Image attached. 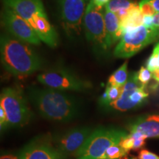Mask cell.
<instances>
[{
  "mask_svg": "<svg viewBox=\"0 0 159 159\" xmlns=\"http://www.w3.org/2000/svg\"><path fill=\"white\" fill-rule=\"evenodd\" d=\"M137 77L141 84L145 85L149 83L151 78L152 77V72L150 71L147 67L142 66L139 71L137 72Z\"/></svg>",
  "mask_w": 159,
  "mask_h": 159,
  "instance_id": "obj_21",
  "label": "cell"
},
{
  "mask_svg": "<svg viewBox=\"0 0 159 159\" xmlns=\"http://www.w3.org/2000/svg\"><path fill=\"white\" fill-rule=\"evenodd\" d=\"M5 6L13 10L33 27V19L39 15L47 17L41 0H2Z\"/></svg>",
  "mask_w": 159,
  "mask_h": 159,
  "instance_id": "obj_13",
  "label": "cell"
},
{
  "mask_svg": "<svg viewBox=\"0 0 159 159\" xmlns=\"http://www.w3.org/2000/svg\"><path fill=\"white\" fill-rule=\"evenodd\" d=\"M0 159H21L20 152H2L1 154Z\"/></svg>",
  "mask_w": 159,
  "mask_h": 159,
  "instance_id": "obj_27",
  "label": "cell"
},
{
  "mask_svg": "<svg viewBox=\"0 0 159 159\" xmlns=\"http://www.w3.org/2000/svg\"><path fill=\"white\" fill-rule=\"evenodd\" d=\"M92 131V129L87 127L73 128L52 139L53 144L63 159L68 156H75Z\"/></svg>",
  "mask_w": 159,
  "mask_h": 159,
  "instance_id": "obj_10",
  "label": "cell"
},
{
  "mask_svg": "<svg viewBox=\"0 0 159 159\" xmlns=\"http://www.w3.org/2000/svg\"><path fill=\"white\" fill-rule=\"evenodd\" d=\"M136 5H138L131 0H110L105 7L114 13H116L120 11H130Z\"/></svg>",
  "mask_w": 159,
  "mask_h": 159,
  "instance_id": "obj_18",
  "label": "cell"
},
{
  "mask_svg": "<svg viewBox=\"0 0 159 159\" xmlns=\"http://www.w3.org/2000/svg\"><path fill=\"white\" fill-rule=\"evenodd\" d=\"M77 159H91V158H78Z\"/></svg>",
  "mask_w": 159,
  "mask_h": 159,
  "instance_id": "obj_33",
  "label": "cell"
},
{
  "mask_svg": "<svg viewBox=\"0 0 159 159\" xmlns=\"http://www.w3.org/2000/svg\"><path fill=\"white\" fill-rule=\"evenodd\" d=\"M149 96L145 85L141 84L137 77V72H132L123 85L122 93L117 100L111 102L108 108L115 111L125 112L144 104Z\"/></svg>",
  "mask_w": 159,
  "mask_h": 159,
  "instance_id": "obj_8",
  "label": "cell"
},
{
  "mask_svg": "<svg viewBox=\"0 0 159 159\" xmlns=\"http://www.w3.org/2000/svg\"><path fill=\"white\" fill-rule=\"evenodd\" d=\"M61 24L70 37L81 34L86 0H58Z\"/></svg>",
  "mask_w": 159,
  "mask_h": 159,
  "instance_id": "obj_9",
  "label": "cell"
},
{
  "mask_svg": "<svg viewBox=\"0 0 159 159\" xmlns=\"http://www.w3.org/2000/svg\"><path fill=\"white\" fill-rule=\"evenodd\" d=\"M27 98L40 115L49 121L70 122L80 112L78 99L63 91L31 86L27 89Z\"/></svg>",
  "mask_w": 159,
  "mask_h": 159,
  "instance_id": "obj_1",
  "label": "cell"
},
{
  "mask_svg": "<svg viewBox=\"0 0 159 159\" xmlns=\"http://www.w3.org/2000/svg\"><path fill=\"white\" fill-rule=\"evenodd\" d=\"M2 23L9 33L20 41L30 44L39 45L41 43V40L32 26L6 6L2 13Z\"/></svg>",
  "mask_w": 159,
  "mask_h": 159,
  "instance_id": "obj_11",
  "label": "cell"
},
{
  "mask_svg": "<svg viewBox=\"0 0 159 159\" xmlns=\"http://www.w3.org/2000/svg\"><path fill=\"white\" fill-rule=\"evenodd\" d=\"M159 37V27L148 29L144 26L130 30L123 35L114 49L115 57L128 58L134 56Z\"/></svg>",
  "mask_w": 159,
  "mask_h": 159,
  "instance_id": "obj_5",
  "label": "cell"
},
{
  "mask_svg": "<svg viewBox=\"0 0 159 159\" xmlns=\"http://www.w3.org/2000/svg\"><path fill=\"white\" fill-rule=\"evenodd\" d=\"M122 87L116 86V85H107V87L105 91H106L107 95H108V105L119 99V97H120L121 95V93H122ZM108 105H107V106H108Z\"/></svg>",
  "mask_w": 159,
  "mask_h": 159,
  "instance_id": "obj_20",
  "label": "cell"
},
{
  "mask_svg": "<svg viewBox=\"0 0 159 159\" xmlns=\"http://www.w3.org/2000/svg\"><path fill=\"white\" fill-rule=\"evenodd\" d=\"M148 1L152 5L157 13H159V0H148Z\"/></svg>",
  "mask_w": 159,
  "mask_h": 159,
  "instance_id": "obj_29",
  "label": "cell"
},
{
  "mask_svg": "<svg viewBox=\"0 0 159 159\" xmlns=\"http://www.w3.org/2000/svg\"><path fill=\"white\" fill-rule=\"evenodd\" d=\"M33 28L36 33L40 40L51 47H55L57 45L58 39L57 34L54 29L49 22L47 17L42 16H35L33 19Z\"/></svg>",
  "mask_w": 159,
  "mask_h": 159,
  "instance_id": "obj_15",
  "label": "cell"
},
{
  "mask_svg": "<svg viewBox=\"0 0 159 159\" xmlns=\"http://www.w3.org/2000/svg\"><path fill=\"white\" fill-rule=\"evenodd\" d=\"M104 19L105 33H106V43L108 48L118 41V33L120 27V21L115 13L109 11L105 7Z\"/></svg>",
  "mask_w": 159,
  "mask_h": 159,
  "instance_id": "obj_16",
  "label": "cell"
},
{
  "mask_svg": "<svg viewBox=\"0 0 159 159\" xmlns=\"http://www.w3.org/2000/svg\"><path fill=\"white\" fill-rule=\"evenodd\" d=\"M130 159H139L137 157H133V158H131Z\"/></svg>",
  "mask_w": 159,
  "mask_h": 159,
  "instance_id": "obj_32",
  "label": "cell"
},
{
  "mask_svg": "<svg viewBox=\"0 0 159 159\" xmlns=\"http://www.w3.org/2000/svg\"><path fill=\"white\" fill-rule=\"evenodd\" d=\"M143 26H144L145 27L148 29H152L155 27L153 16H144Z\"/></svg>",
  "mask_w": 159,
  "mask_h": 159,
  "instance_id": "obj_26",
  "label": "cell"
},
{
  "mask_svg": "<svg viewBox=\"0 0 159 159\" xmlns=\"http://www.w3.org/2000/svg\"><path fill=\"white\" fill-rule=\"evenodd\" d=\"M37 80L45 87L63 91H84L92 87L90 82L80 78L74 72L63 67L45 70L38 75Z\"/></svg>",
  "mask_w": 159,
  "mask_h": 159,
  "instance_id": "obj_6",
  "label": "cell"
},
{
  "mask_svg": "<svg viewBox=\"0 0 159 159\" xmlns=\"http://www.w3.org/2000/svg\"><path fill=\"white\" fill-rule=\"evenodd\" d=\"M141 12L144 16H154L157 12L148 0H142L139 3Z\"/></svg>",
  "mask_w": 159,
  "mask_h": 159,
  "instance_id": "obj_22",
  "label": "cell"
},
{
  "mask_svg": "<svg viewBox=\"0 0 159 159\" xmlns=\"http://www.w3.org/2000/svg\"><path fill=\"white\" fill-rule=\"evenodd\" d=\"M104 10L103 7L95 5L92 0L89 2L83 18L85 36L97 52L108 49L106 43Z\"/></svg>",
  "mask_w": 159,
  "mask_h": 159,
  "instance_id": "obj_7",
  "label": "cell"
},
{
  "mask_svg": "<svg viewBox=\"0 0 159 159\" xmlns=\"http://www.w3.org/2000/svg\"><path fill=\"white\" fill-rule=\"evenodd\" d=\"M92 1L95 5L98 7H103L108 4L110 0H92Z\"/></svg>",
  "mask_w": 159,
  "mask_h": 159,
  "instance_id": "obj_28",
  "label": "cell"
},
{
  "mask_svg": "<svg viewBox=\"0 0 159 159\" xmlns=\"http://www.w3.org/2000/svg\"><path fill=\"white\" fill-rule=\"evenodd\" d=\"M130 132L137 131L146 138H159V114H150L139 117L128 126Z\"/></svg>",
  "mask_w": 159,
  "mask_h": 159,
  "instance_id": "obj_14",
  "label": "cell"
},
{
  "mask_svg": "<svg viewBox=\"0 0 159 159\" xmlns=\"http://www.w3.org/2000/svg\"><path fill=\"white\" fill-rule=\"evenodd\" d=\"M139 159H159V156L153 152L147 150H142L139 152L138 157Z\"/></svg>",
  "mask_w": 159,
  "mask_h": 159,
  "instance_id": "obj_25",
  "label": "cell"
},
{
  "mask_svg": "<svg viewBox=\"0 0 159 159\" xmlns=\"http://www.w3.org/2000/svg\"><path fill=\"white\" fill-rule=\"evenodd\" d=\"M128 134L116 128H102L93 130L83 148L75 156L77 158L103 159L106 150L112 145L119 144Z\"/></svg>",
  "mask_w": 159,
  "mask_h": 159,
  "instance_id": "obj_3",
  "label": "cell"
},
{
  "mask_svg": "<svg viewBox=\"0 0 159 159\" xmlns=\"http://www.w3.org/2000/svg\"><path fill=\"white\" fill-rule=\"evenodd\" d=\"M1 61L15 77H25L41 69L43 61L27 43L7 35L1 36Z\"/></svg>",
  "mask_w": 159,
  "mask_h": 159,
  "instance_id": "obj_2",
  "label": "cell"
},
{
  "mask_svg": "<svg viewBox=\"0 0 159 159\" xmlns=\"http://www.w3.org/2000/svg\"><path fill=\"white\" fill-rule=\"evenodd\" d=\"M152 78L156 81H157V82L159 83V69L152 72Z\"/></svg>",
  "mask_w": 159,
  "mask_h": 159,
  "instance_id": "obj_31",
  "label": "cell"
},
{
  "mask_svg": "<svg viewBox=\"0 0 159 159\" xmlns=\"http://www.w3.org/2000/svg\"><path fill=\"white\" fill-rule=\"evenodd\" d=\"M21 159H63L50 136L33 139L20 151Z\"/></svg>",
  "mask_w": 159,
  "mask_h": 159,
  "instance_id": "obj_12",
  "label": "cell"
},
{
  "mask_svg": "<svg viewBox=\"0 0 159 159\" xmlns=\"http://www.w3.org/2000/svg\"><path fill=\"white\" fill-rule=\"evenodd\" d=\"M7 128H9L7 115H6L4 108L0 106V128H1V130L2 131L5 130Z\"/></svg>",
  "mask_w": 159,
  "mask_h": 159,
  "instance_id": "obj_24",
  "label": "cell"
},
{
  "mask_svg": "<svg viewBox=\"0 0 159 159\" xmlns=\"http://www.w3.org/2000/svg\"><path fill=\"white\" fill-rule=\"evenodd\" d=\"M119 144L125 150L130 152V150H134V137L130 134H128L121 140V142H119Z\"/></svg>",
  "mask_w": 159,
  "mask_h": 159,
  "instance_id": "obj_23",
  "label": "cell"
},
{
  "mask_svg": "<svg viewBox=\"0 0 159 159\" xmlns=\"http://www.w3.org/2000/svg\"><path fill=\"white\" fill-rule=\"evenodd\" d=\"M0 106L5 111L9 128H21L30 120L32 114L27 99L19 89H4L0 95Z\"/></svg>",
  "mask_w": 159,
  "mask_h": 159,
  "instance_id": "obj_4",
  "label": "cell"
},
{
  "mask_svg": "<svg viewBox=\"0 0 159 159\" xmlns=\"http://www.w3.org/2000/svg\"><path fill=\"white\" fill-rule=\"evenodd\" d=\"M128 61H125L118 69L111 75L108 81V85L123 87L128 79Z\"/></svg>",
  "mask_w": 159,
  "mask_h": 159,
  "instance_id": "obj_17",
  "label": "cell"
},
{
  "mask_svg": "<svg viewBox=\"0 0 159 159\" xmlns=\"http://www.w3.org/2000/svg\"><path fill=\"white\" fill-rule=\"evenodd\" d=\"M129 152L125 150L119 144H116L110 147L106 150L103 159H122L126 157Z\"/></svg>",
  "mask_w": 159,
  "mask_h": 159,
  "instance_id": "obj_19",
  "label": "cell"
},
{
  "mask_svg": "<svg viewBox=\"0 0 159 159\" xmlns=\"http://www.w3.org/2000/svg\"><path fill=\"white\" fill-rule=\"evenodd\" d=\"M152 54L156 57V58L158 59V63H159V42L157 43L156 46H155L154 49H153V51H152Z\"/></svg>",
  "mask_w": 159,
  "mask_h": 159,
  "instance_id": "obj_30",
  "label": "cell"
}]
</instances>
